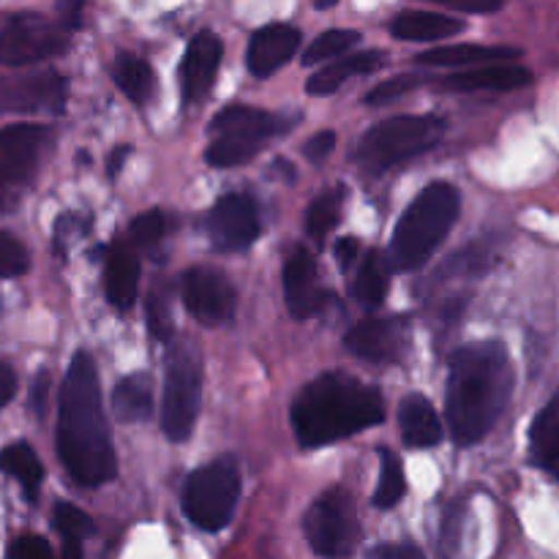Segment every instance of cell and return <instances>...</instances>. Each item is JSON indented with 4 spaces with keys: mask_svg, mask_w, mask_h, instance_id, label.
I'll return each instance as SVG.
<instances>
[{
    "mask_svg": "<svg viewBox=\"0 0 559 559\" xmlns=\"http://www.w3.org/2000/svg\"><path fill=\"white\" fill-rule=\"evenodd\" d=\"M58 456L80 486H104L115 478L112 437L98 391L96 364L87 353H76L60 388Z\"/></svg>",
    "mask_w": 559,
    "mask_h": 559,
    "instance_id": "cell-1",
    "label": "cell"
},
{
    "mask_svg": "<svg viewBox=\"0 0 559 559\" xmlns=\"http://www.w3.org/2000/svg\"><path fill=\"white\" fill-rule=\"evenodd\" d=\"M513 393V364L500 338L467 344L451 355L445 413L459 445L484 440Z\"/></svg>",
    "mask_w": 559,
    "mask_h": 559,
    "instance_id": "cell-2",
    "label": "cell"
},
{
    "mask_svg": "<svg viewBox=\"0 0 559 559\" xmlns=\"http://www.w3.org/2000/svg\"><path fill=\"white\" fill-rule=\"evenodd\" d=\"M385 418L380 391L344 371H328L298 393L293 404V429L304 448L331 442L371 429Z\"/></svg>",
    "mask_w": 559,
    "mask_h": 559,
    "instance_id": "cell-3",
    "label": "cell"
},
{
    "mask_svg": "<svg viewBox=\"0 0 559 559\" xmlns=\"http://www.w3.org/2000/svg\"><path fill=\"white\" fill-rule=\"evenodd\" d=\"M459 207H462V194L456 186L445 180L426 186L396 224L391 246L393 262L407 271L424 265L456 224Z\"/></svg>",
    "mask_w": 559,
    "mask_h": 559,
    "instance_id": "cell-4",
    "label": "cell"
},
{
    "mask_svg": "<svg viewBox=\"0 0 559 559\" xmlns=\"http://www.w3.org/2000/svg\"><path fill=\"white\" fill-rule=\"evenodd\" d=\"M295 126V118L265 112V109L246 107V104H229L213 118L211 131L213 142L205 151V162L211 167H240L251 162L265 147L267 140L284 134Z\"/></svg>",
    "mask_w": 559,
    "mask_h": 559,
    "instance_id": "cell-5",
    "label": "cell"
},
{
    "mask_svg": "<svg viewBox=\"0 0 559 559\" xmlns=\"http://www.w3.org/2000/svg\"><path fill=\"white\" fill-rule=\"evenodd\" d=\"M442 134L445 120L437 115H399L366 131L358 145V162L371 173H382L431 151Z\"/></svg>",
    "mask_w": 559,
    "mask_h": 559,
    "instance_id": "cell-6",
    "label": "cell"
},
{
    "mask_svg": "<svg viewBox=\"0 0 559 559\" xmlns=\"http://www.w3.org/2000/svg\"><path fill=\"white\" fill-rule=\"evenodd\" d=\"M240 500V473L233 456H222L189 475L183 486L186 519L205 533H218L229 524Z\"/></svg>",
    "mask_w": 559,
    "mask_h": 559,
    "instance_id": "cell-7",
    "label": "cell"
},
{
    "mask_svg": "<svg viewBox=\"0 0 559 559\" xmlns=\"http://www.w3.org/2000/svg\"><path fill=\"white\" fill-rule=\"evenodd\" d=\"M202 402V358L191 342H178L167 355L162 429L173 442L189 440Z\"/></svg>",
    "mask_w": 559,
    "mask_h": 559,
    "instance_id": "cell-8",
    "label": "cell"
},
{
    "mask_svg": "<svg viewBox=\"0 0 559 559\" xmlns=\"http://www.w3.org/2000/svg\"><path fill=\"white\" fill-rule=\"evenodd\" d=\"M304 533L320 557L353 555L360 540L355 500L347 489H331L317 497L306 511Z\"/></svg>",
    "mask_w": 559,
    "mask_h": 559,
    "instance_id": "cell-9",
    "label": "cell"
},
{
    "mask_svg": "<svg viewBox=\"0 0 559 559\" xmlns=\"http://www.w3.org/2000/svg\"><path fill=\"white\" fill-rule=\"evenodd\" d=\"M69 49V27L41 14H11L0 22V63L27 66Z\"/></svg>",
    "mask_w": 559,
    "mask_h": 559,
    "instance_id": "cell-10",
    "label": "cell"
},
{
    "mask_svg": "<svg viewBox=\"0 0 559 559\" xmlns=\"http://www.w3.org/2000/svg\"><path fill=\"white\" fill-rule=\"evenodd\" d=\"M47 136L41 126L22 123L0 129V213L11 211L31 186Z\"/></svg>",
    "mask_w": 559,
    "mask_h": 559,
    "instance_id": "cell-11",
    "label": "cell"
},
{
    "mask_svg": "<svg viewBox=\"0 0 559 559\" xmlns=\"http://www.w3.org/2000/svg\"><path fill=\"white\" fill-rule=\"evenodd\" d=\"M69 98V80L52 69L0 76L3 115H58Z\"/></svg>",
    "mask_w": 559,
    "mask_h": 559,
    "instance_id": "cell-12",
    "label": "cell"
},
{
    "mask_svg": "<svg viewBox=\"0 0 559 559\" xmlns=\"http://www.w3.org/2000/svg\"><path fill=\"white\" fill-rule=\"evenodd\" d=\"M344 347L371 364H399L409 349L407 317H374L364 320L344 336Z\"/></svg>",
    "mask_w": 559,
    "mask_h": 559,
    "instance_id": "cell-13",
    "label": "cell"
},
{
    "mask_svg": "<svg viewBox=\"0 0 559 559\" xmlns=\"http://www.w3.org/2000/svg\"><path fill=\"white\" fill-rule=\"evenodd\" d=\"M183 304L202 325L218 328L233 317L235 287L216 267H191L183 273Z\"/></svg>",
    "mask_w": 559,
    "mask_h": 559,
    "instance_id": "cell-14",
    "label": "cell"
},
{
    "mask_svg": "<svg viewBox=\"0 0 559 559\" xmlns=\"http://www.w3.org/2000/svg\"><path fill=\"white\" fill-rule=\"evenodd\" d=\"M207 233L222 251H243L260 238V211L249 194H227L213 205Z\"/></svg>",
    "mask_w": 559,
    "mask_h": 559,
    "instance_id": "cell-15",
    "label": "cell"
},
{
    "mask_svg": "<svg viewBox=\"0 0 559 559\" xmlns=\"http://www.w3.org/2000/svg\"><path fill=\"white\" fill-rule=\"evenodd\" d=\"M224 44L216 33L202 31L186 47L180 60V96L186 104H200L216 85L218 66H222Z\"/></svg>",
    "mask_w": 559,
    "mask_h": 559,
    "instance_id": "cell-16",
    "label": "cell"
},
{
    "mask_svg": "<svg viewBox=\"0 0 559 559\" xmlns=\"http://www.w3.org/2000/svg\"><path fill=\"white\" fill-rule=\"evenodd\" d=\"M304 33L293 25H265L251 36L246 63L257 80H267L295 58Z\"/></svg>",
    "mask_w": 559,
    "mask_h": 559,
    "instance_id": "cell-17",
    "label": "cell"
},
{
    "mask_svg": "<svg viewBox=\"0 0 559 559\" xmlns=\"http://www.w3.org/2000/svg\"><path fill=\"white\" fill-rule=\"evenodd\" d=\"M284 298L295 320H309L322 309V293L317 287V262L306 249H293L284 262Z\"/></svg>",
    "mask_w": 559,
    "mask_h": 559,
    "instance_id": "cell-18",
    "label": "cell"
},
{
    "mask_svg": "<svg viewBox=\"0 0 559 559\" xmlns=\"http://www.w3.org/2000/svg\"><path fill=\"white\" fill-rule=\"evenodd\" d=\"M533 82L524 66H511V63H484L480 69L459 71V74L445 76L440 82L442 91H456V93H508L519 91V87H527Z\"/></svg>",
    "mask_w": 559,
    "mask_h": 559,
    "instance_id": "cell-19",
    "label": "cell"
},
{
    "mask_svg": "<svg viewBox=\"0 0 559 559\" xmlns=\"http://www.w3.org/2000/svg\"><path fill=\"white\" fill-rule=\"evenodd\" d=\"M388 63V55L382 49H369V52L347 55V58L333 60L331 66H325L322 71H317L309 82H306V91L311 96H328V93H336L344 82H349L353 76L371 74V71L382 69Z\"/></svg>",
    "mask_w": 559,
    "mask_h": 559,
    "instance_id": "cell-20",
    "label": "cell"
},
{
    "mask_svg": "<svg viewBox=\"0 0 559 559\" xmlns=\"http://www.w3.org/2000/svg\"><path fill=\"white\" fill-rule=\"evenodd\" d=\"M399 426H402V437L409 448H431L440 445L442 440V424L437 418L435 407L420 393H409L399 407Z\"/></svg>",
    "mask_w": 559,
    "mask_h": 559,
    "instance_id": "cell-21",
    "label": "cell"
},
{
    "mask_svg": "<svg viewBox=\"0 0 559 559\" xmlns=\"http://www.w3.org/2000/svg\"><path fill=\"white\" fill-rule=\"evenodd\" d=\"M140 289V260L123 243H115L107 254V298L115 309L126 311L134 306Z\"/></svg>",
    "mask_w": 559,
    "mask_h": 559,
    "instance_id": "cell-22",
    "label": "cell"
},
{
    "mask_svg": "<svg viewBox=\"0 0 559 559\" xmlns=\"http://www.w3.org/2000/svg\"><path fill=\"white\" fill-rule=\"evenodd\" d=\"M530 456L535 467L559 478V391L535 415L530 429Z\"/></svg>",
    "mask_w": 559,
    "mask_h": 559,
    "instance_id": "cell-23",
    "label": "cell"
},
{
    "mask_svg": "<svg viewBox=\"0 0 559 559\" xmlns=\"http://www.w3.org/2000/svg\"><path fill=\"white\" fill-rule=\"evenodd\" d=\"M462 31V20L448 14H429V11H404L391 22V33L402 41H440Z\"/></svg>",
    "mask_w": 559,
    "mask_h": 559,
    "instance_id": "cell-24",
    "label": "cell"
},
{
    "mask_svg": "<svg viewBox=\"0 0 559 559\" xmlns=\"http://www.w3.org/2000/svg\"><path fill=\"white\" fill-rule=\"evenodd\" d=\"M112 409L123 424H145L153 415V380L142 371L123 377L112 391Z\"/></svg>",
    "mask_w": 559,
    "mask_h": 559,
    "instance_id": "cell-25",
    "label": "cell"
},
{
    "mask_svg": "<svg viewBox=\"0 0 559 559\" xmlns=\"http://www.w3.org/2000/svg\"><path fill=\"white\" fill-rule=\"evenodd\" d=\"M513 58H522V52L513 47H480V44H459V47H440L418 55V63L424 66H484V63H508Z\"/></svg>",
    "mask_w": 559,
    "mask_h": 559,
    "instance_id": "cell-26",
    "label": "cell"
},
{
    "mask_svg": "<svg viewBox=\"0 0 559 559\" xmlns=\"http://www.w3.org/2000/svg\"><path fill=\"white\" fill-rule=\"evenodd\" d=\"M112 80L134 104H147L156 93V74L136 55H118V60L112 63Z\"/></svg>",
    "mask_w": 559,
    "mask_h": 559,
    "instance_id": "cell-27",
    "label": "cell"
},
{
    "mask_svg": "<svg viewBox=\"0 0 559 559\" xmlns=\"http://www.w3.org/2000/svg\"><path fill=\"white\" fill-rule=\"evenodd\" d=\"M0 469L22 486L27 500H36L38 486L44 480V467L27 442H14V445L3 448V453H0Z\"/></svg>",
    "mask_w": 559,
    "mask_h": 559,
    "instance_id": "cell-28",
    "label": "cell"
},
{
    "mask_svg": "<svg viewBox=\"0 0 559 559\" xmlns=\"http://www.w3.org/2000/svg\"><path fill=\"white\" fill-rule=\"evenodd\" d=\"M344 197H347V189L344 186H336L333 191H325L322 197H317L311 202L309 213H306V233L314 243H325L328 235L336 229L338 218H342V205H344Z\"/></svg>",
    "mask_w": 559,
    "mask_h": 559,
    "instance_id": "cell-29",
    "label": "cell"
},
{
    "mask_svg": "<svg viewBox=\"0 0 559 559\" xmlns=\"http://www.w3.org/2000/svg\"><path fill=\"white\" fill-rule=\"evenodd\" d=\"M385 293L388 271L380 262V257H377V251H369L364 265H360L358 276H355L353 295L360 306H366V309H377V306H382V300H385Z\"/></svg>",
    "mask_w": 559,
    "mask_h": 559,
    "instance_id": "cell-30",
    "label": "cell"
},
{
    "mask_svg": "<svg viewBox=\"0 0 559 559\" xmlns=\"http://www.w3.org/2000/svg\"><path fill=\"white\" fill-rule=\"evenodd\" d=\"M380 484H377L374 506L377 508H393L407 491V480H404L402 462H399L396 453L380 451Z\"/></svg>",
    "mask_w": 559,
    "mask_h": 559,
    "instance_id": "cell-31",
    "label": "cell"
},
{
    "mask_svg": "<svg viewBox=\"0 0 559 559\" xmlns=\"http://www.w3.org/2000/svg\"><path fill=\"white\" fill-rule=\"evenodd\" d=\"M169 295H173V289L167 282H156L147 295V328L158 342H169V336H173V300H169Z\"/></svg>",
    "mask_w": 559,
    "mask_h": 559,
    "instance_id": "cell-32",
    "label": "cell"
},
{
    "mask_svg": "<svg viewBox=\"0 0 559 559\" xmlns=\"http://www.w3.org/2000/svg\"><path fill=\"white\" fill-rule=\"evenodd\" d=\"M360 41L358 31H328L320 38L311 41V47L304 52V66L322 63V60H333L347 55L355 44Z\"/></svg>",
    "mask_w": 559,
    "mask_h": 559,
    "instance_id": "cell-33",
    "label": "cell"
},
{
    "mask_svg": "<svg viewBox=\"0 0 559 559\" xmlns=\"http://www.w3.org/2000/svg\"><path fill=\"white\" fill-rule=\"evenodd\" d=\"M55 527L63 535V540H80V544L96 533L93 519L76 506H71V502H58L55 506Z\"/></svg>",
    "mask_w": 559,
    "mask_h": 559,
    "instance_id": "cell-34",
    "label": "cell"
},
{
    "mask_svg": "<svg viewBox=\"0 0 559 559\" xmlns=\"http://www.w3.org/2000/svg\"><path fill=\"white\" fill-rule=\"evenodd\" d=\"M27 271L25 246L9 233H0V278H16Z\"/></svg>",
    "mask_w": 559,
    "mask_h": 559,
    "instance_id": "cell-35",
    "label": "cell"
},
{
    "mask_svg": "<svg viewBox=\"0 0 559 559\" xmlns=\"http://www.w3.org/2000/svg\"><path fill=\"white\" fill-rule=\"evenodd\" d=\"M167 233V216L162 211H147L131 222V238L140 246H153Z\"/></svg>",
    "mask_w": 559,
    "mask_h": 559,
    "instance_id": "cell-36",
    "label": "cell"
},
{
    "mask_svg": "<svg viewBox=\"0 0 559 559\" xmlns=\"http://www.w3.org/2000/svg\"><path fill=\"white\" fill-rule=\"evenodd\" d=\"M424 82V76H413V74H404V76H396V80H388L382 82V85H377L374 91L366 96V102L369 104H385V102H393V98L404 96V93L415 91V87Z\"/></svg>",
    "mask_w": 559,
    "mask_h": 559,
    "instance_id": "cell-37",
    "label": "cell"
},
{
    "mask_svg": "<svg viewBox=\"0 0 559 559\" xmlns=\"http://www.w3.org/2000/svg\"><path fill=\"white\" fill-rule=\"evenodd\" d=\"M52 555V546L44 538H38V535H22V538H16L14 544L9 546L11 559H47Z\"/></svg>",
    "mask_w": 559,
    "mask_h": 559,
    "instance_id": "cell-38",
    "label": "cell"
},
{
    "mask_svg": "<svg viewBox=\"0 0 559 559\" xmlns=\"http://www.w3.org/2000/svg\"><path fill=\"white\" fill-rule=\"evenodd\" d=\"M333 147H336V134H333V131H320V134H314L309 142H306L304 153L309 162L322 164V158L331 156Z\"/></svg>",
    "mask_w": 559,
    "mask_h": 559,
    "instance_id": "cell-39",
    "label": "cell"
},
{
    "mask_svg": "<svg viewBox=\"0 0 559 559\" xmlns=\"http://www.w3.org/2000/svg\"><path fill=\"white\" fill-rule=\"evenodd\" d=\"M437 3L453 5V9L469 11V14H491V11L502 9V0H437Z\"/></svg>",
    "mask_w": 559,
    "mask_h": 559,
    "instance_id": "cell-40",
    "label": "cell"
},
{
    "mask_svg": "<svg viewBox=\"0 0 559 559\" xmlns=\"http://www.w3.org/2000/svg\"><path fill=\"white\" fill-rule=\"evenodd\" d=\"M82 5L85 0H58V14H60V25L74 31L82 20Z\"/></svg>",
    "mask_w": 559,
    "mask_h": 559,
    "instance_id": "cell-41",
    "label": "cell"
},
{
    "mask_svg": "<svg viewBox=\"0 0 559 559\" xmlns=\"http://www.w3.org/2000/svg\"><path fill=\"white\" fill-rule=\"evenodd\" d=\"M358 254H360V243L355 238H344V240H338V243H336L338 265L349 267L355 260H358Z\"/></svg>",
    "mask_w": 559,
    "mask_h": 559,
    "instance_id": "cell-42",
    "label": "cell"
},
{
    "mask_svg": "<svg viewBox=\"0 0 559 559\" xmlns=\"http://www.w3.org/2000/svg\"><path fill=\"white\" fill-rule=\"evenodd\" d=\"M14 391H16L14 371H11V366L0 364V407H3L5 402H11Z\"/></svg>",
    "mask_w": 559,
    "mask_h": 559,
    "instance_id": "cell-43",
    "label": "cell"
},
{
    "mask_svg": "<svg viewBox=\"0 0 559 559\" xmlns=\"http://www.w3.org/2000/svg\"><path fill=\"white\" fill-rule=\"evenodd\" d=\"M58 251H66V238L80 233V218L76 216H60L58 218Z\"/></svg>",
    "mask_w": 559,
    "mask_h": 559,
    "instance_id": "cell-44",
    "label": "cell"
},
{
    "mask_svg": "<svg viewBox=\"0 0 559 559\" xmlns=\"http://www.w3.org/2000/svg\"><path fill=\"white\" fill-rule=\"evenodd\" d=\"M371 555L374 557H420V549H415V546H409V544L377 546V549H371Z\"/></svg>",
    "mask_w": 559,
    "mask_h": 559,
    "instance_id": "cell-45",
    "label": "cell"
},
{
    "mask_svg": "<svg viewBox=\"0 0 559 559\" xmlns=\"http://www.w3.org/2000/svg\"><path fill=\"white\" fill-rule=\"evenodd\" d=\"M47 388H49V377L38 374L36 388H33V407H36V413H44V404H47Z\"/></svg>",
    "mask_w": 559,
    "mask_h": 559,
    "instance_id": "cell-46",
    "label": "cell"
},
{
    "mask_svg": "<svg viewBox=\"0 0 559 559\" xmlns=\"http://www.w3.org/2000/svg\"><path fill=\"white\" fill-rule=\"evenodd\" d=\"M129 145H120V147H115L112 151V156H109V178H115V175L120 173V167H123V162L126 158H129Z\"/></svg>",
    "mask_w": 559,
    "mask_h": 559,
    "instance_id": "cell-47",
    "label": "cell"
},
{
    "mask_svg": "<svg viewBox=\"0 0 559 559\" xmlns=\"http://www.w3.org/2000/svg\"><path fill=\"white\" fill-rule=\"evenodd\" d=\"M63 557L80 559V557H82V546H80V540H66V546H63Z\"/></svg>",
    "mask_w": 559,
    "mask_h": 559,
    "instance_id": "cell-48",
    "label": "cell"
},
{
    "mask_svg": "<svg viewBox=\"0 0 559 559\" xmlns=\"http://www.w3.org/2000/svg\"><path fill=\"white\" fill-rule=\"evenodd\" d=\"M317 9H331V5H336V0H314Z\"/></svg>",
    "mask_w": 559,
    "mask_h": 559,
    "instance_id": "cell-49",
    "label": "cell"
}]
</instances>
